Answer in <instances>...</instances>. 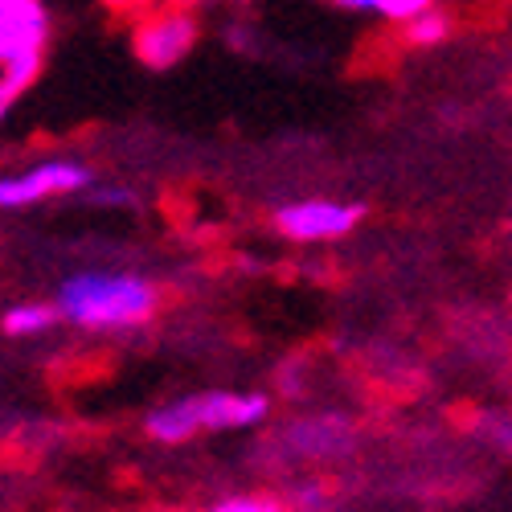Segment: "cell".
Returning a JSON list of instances; mask_svg holds the SVG:
<instances>
[{"label": "cell", "mask_w": 512, "mask_h": 512, "mask_svg": "<svg viewBox=\"0 0 512 512\" xmlns=\"http://www.w3.org/2000/svg\"><path fill=\"white\" fill-rule=\"evenodd\" d=\"M58 312L74 328H136L152 320L160 295L148 279L123 271H82L58 287Z\"/></svg>", "instance_id": "cell-1"}, {"label": "cell", "mask_w": 512, "mask_h": 512, "mask_svg": "<svg viewBox=\"0 0 512 512\" xmlns=\"http://www.w3.org/2000/svg\"><path fill=\"white\" fill-rule=\"evenodd\" d=\"M271 414L267 394H230V390H213V394H193L181 402L156 406L144 418V431L156 443H185L201 431H246L259 426Z\"/></svg>", "instance_id": "cell-2"}, {"label": "cell", "mask_w": 512, "mask_h": 512, "mask_svg": "<svg viewBox=\"0 0 512 512\" xmlns=\"http://www.w3.org/2000/svg\"><path fill=\"white\" fill-rule=\"evenodd\" d=\"M361 201H291L275 209V230L291 242H336L361 226Z\"/></svg>", "instance_id": "cell-3"}, {"label": "cell", "mask_w": 512, "mask_h": 512, "mask_svg": "<svg viewBox=\"0 0 512 512\" xmlns=\"http://www.w3.org/2000/svg\"><path fill=\"white\" fill-rule=\"evenodd\" d=\"M50 9L41 0H0V70L46 62Z\"/></svg>", "instance_id": "cell-4"}, {"label": "cell", "mask_w": 512, "mask_h": 512, "mask_svg": "<svg viewBox=\"0 0 512 512\" xmlns=\"http://www.w3.org/2000/svg\"><path fill=\"white\" fill-rule=\"evenodd\" d=\"M91 185V168L78 160H41L25 173L0 177V209H25L46 197H62V193H78Z\"/></svg>", "instance_id": "cell-5"}, {"label": "cell", "mask_w": 512, "mask_h": 512, "mask_svg": "<svg viewBox=\"0 0 512 512\" xmlns=\"http://www.w3.org/2000/svg\"><path fill=\"white\" fill-rule=\"evenodd\" d=\"M197 41V21L189 13H156L136 25L132 33V50L148 70H168L177 66Z\"/></svg>", "instance_id": "cell-6"}, {"label": "cell", "mask_w": 512, "mask_h": 512, "mask_svg": "<svg viewBox=\"0 0 512 512\" xmlns=\"http://www.w3.org/2000/svg\"><path fill=\"white\" fill-rule=\"evenodd\" d=\"M58 320H62L58 304L25 300V304H13L5 316H0V332L5 336H41V332H50Z\"/></svg>", "instance_id": "cell-7"}, {"label": "cell", "mask_w": 512, "mask_h": 512, "mask_svg": "<svg viewBox=\"0 0 512 512\" xmlns=\"http://www.w3.org/2000/svg\"><path fill=\"white\" fill-rule=\"evenodd\" d=\"M41 66L46 62H21V66H9V70H0V123H5V115L13 111V103L33 87Z\"/></svg>", "instance_id": "cell-8"}, {"label": "cell", "mask_w": 512, "mask_h": 512, "mask_svg": "<svg viewBox=\"0 0 512 512\" xmlns=\"http://www.w3.org/2000/svg\"><path fill=\"white\" fill-rule=\"evenodd\" d=\"M447 33H451V17L439 13V5L422 9L418 17L406 21V41H410V46H439Z\"/></svg>", "instance_id": "cell-9"}, {"label": "cell", "mask_w": 512, "mask_h": 512, "mask_svg": "<svg viewBox=\"0 0 512 512\" xmlns=\"http://www.w3.org/2000/svg\"><path fill=\"white\" fill-rule=\"evenodd\" d=\"M435 0H373V13L377 17H386V21H410V17H418L422 9H431Z\"/></svg>", "instance_id": "cell-10"}, {"label": "cell", "mask_w": 512, "mask_h": 512, "mask_svg": "<svg viewBox=\"0 0 512 512\" xmlns=\"http://www.w3.org/2000/svg\"><path fill=\"white\" fill-rule=\"evenodd\" d=\"M213 508L218 512H275L279 500L275 496H230V500H218Z\"/></svg>", "instance_id": "cell-11"}, {"label": "cell", "mask_w": 512, "mask_h": 512, "mask_svg": "<svg viewBox=\"0 0 512 512\" xmlns=\"http://www.w3.org/2000/svg\"><path fill=\"white\" fill-rule=\"evenodd\" d=\"M332 5L349 9V13H373V0H332Z\"/></svg>", "instance_id": "cell-12"}, {"label": "cell", "mask_w": 512, "mask_h": 512, "mask_svg": "<svg viewBox=\"0 0 512 512\" xmlns=\"http://www.w3.org/2000/svg\"><path fill=\"white\" fill-rule=\"evenodd\" d=\"M107 9H136V5H148V0H103Z\"/></svg>", "instance_id": "cell-13"}]
</instances>
